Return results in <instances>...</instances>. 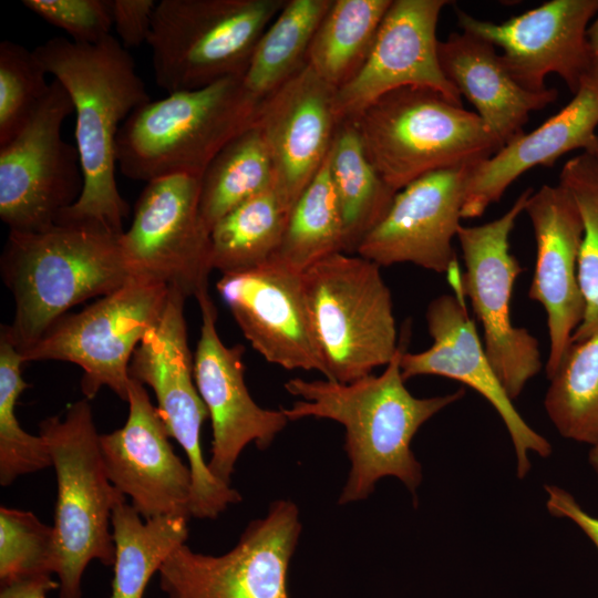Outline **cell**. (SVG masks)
I'll return each instance as SVG.
<instances>
[{
    "instance_id": "obj_24",
    "label": "cell",
    "mask_w": 598,
    "mask_h": 598,
    "mask_svg": "<svg viewBox=\"0 0 598 598\" xmlns=\"http://www.w3.org/2000/svg\"><path fill=\"white\" fill-rule=\"evenodd\" d=\"M597 127L598 81L587 76L558 113L475 166L466 186L462 218L482 216L512 183L535 166H553L576 150L598 157Z\"/></svg>"
},
{
    "instance_id": "obj_30",
    "label": "cell",
    "mask_w": 598,
    "mask_h": 598,
    "mask_svg": "<svg viewBox=\"0 0 598 598\" xmlns=\"http://www.w3.org/2000/svg\"><path fill=\"white\" fill-rule=\"evenodd\" d=\"M274 187L270 155L257 125L231 140L200 177L199 214L210 233L229 212Z\"/></svg>"
},
{
    "instance_id": "obj_12",
    "label": "cell",
    "mask_w": 598,
    "mask_h": 598,
    "mask_svg": "<svg viewBox=\"0 0 598 598\" xmlns=\"http://www.w3.org/2000/svg\"><path fill=\"white\" fill-rule=\"evenodd\" d=\"M532 193L533 188L525 189L505 214L492 221L461 225L456 235L465 265L462 292L482 324L484 350L512 400L543 367L537 339L511 319L512 292L523 268L509 251V235Z\"/></svg>"
},
{
    "instance_id": "obj_28",
    "label": "cell",
    "mask_w": 598,
    "mask_h": 598,
    "mask_svg": "<svg viewBox=\"0 0 598 598\" xmlns=\"http://www.w3.org/2000/svg\"><path fill=\"white\" fill-rule=\"evenodd\" d=\"M392 0H331L308 51L307 63L339 90L365 63Z\"/></svg>"
},
{
    "instance_id": "obj_25",
    "label": "cell",
    "mask_w": 598,
    "mask_h": 598,
    "mask_svg": "<svg viewBox=\"0 0 598 598\" xmlns=\"http://www.w3.org/2000/svg\"><path fill=\"white\" fill-rule=\"evenodd\" d=\"M496 48L465 31L439 42V61L446 79L476 110L502 145L524 132L529 114L556 101L558 91L522 87L504 65Z\"/></svg>"
},
{
    "instance_id": "obj_15",
    "label": "cell",
    "mask_w": 598,
    "mask_h": 598,
    "mask_svg": "<svg viewBox=\"0 0 598 598\" xmlns=\"http://www.w3.org/2000/svg\"><path fill=\"white\" fill-rule=\"evenodd\" d=\"M462 31L495 48L524 89L542 92L545 79L555 73L575 94L590 72L588 28L598 13V0H551L496 23L455 9Z\"/></svg>"
},
{
    "instance_id": "obj_13",
    "label": "cell",
    "mask_w": 598,
    "mask_h": 598,
    "mask_svg": "<svg viewBox=\"0 0 598 598\" xmlns=\"http://www.w3.org/2000/svg\"><path fill=\"white\" fill-rule=\"evenodd\" d=\"M300 533L298 506L277 499L223 555L181 545L161 567L159 587L167 598H290L287 576Z\"/></svg>"
},
{
    "instance_id": "obj_8",
    "label": "cell",
    "mask_w": 598,
    "mask_h": 598,
    "mask_svg": "<svg viewBox=\"0 0 598 598\" xmlns=\"http://www.w3.org/2000/svg\"><path fill=\"white\" fill-rule=\"evenodd\" d=\"M286 0H162L147 44L156 84L168 94L244 76Z\"/></svg>"
},
{
    "instance_id": "obj_17",
    "label": "cell",
    "mask_w": 598,
    "mask_h": 598,
    "mask_svg": "<svg viewBox=\"0 0 598 598\" xmlns=\"http://www.w3.org/2000/svg\"><path fill=\"white\" fill-rule=\"evenodd\" d=\"M477 164L427 173L399 190L357 254L380 267L410 262L446 274L457 262L453 239L461 226L466 186Z\"/></svg>"
},
{
    "instance_id": "obj_3",
    "label": "cell",
    "mask_w": 598,
    "mask_h": 598,
    "mask_svg": "<svg viewBox=\"0 0 598 598\" xmlns=\"http://www.w3.org/2000/svg\"><path fill=\"white\" fill-rule=\"evenodd\" d=\"M120 236L91 223L10 231L0 268L16 308L12 323L2 327L21 354L69 309L115 291L132 277Z\"/></svg>"
},
{
    "instance_id": "obj_26",
    "label": "cell",
    "mask_w": 598,
    "mask_h": 598,
    "mask_svg": "<svg viewBox=\"0 0 598 598\" xmlns=\"http://www.w3.org/2000/svg\"><path fill=\"white\" fill-rule=\"evenodd\" d=\"M328 165L343 224L346 252L354 254L365 235L385 216L396 193L369 161L352 120L339 122Z\"/></svg>"
},
{
    "instance_id": "obj_9",
    "label": "cell",
    "mask_w": 598,
    "mask_h": 598,
    "mask_svg": "<svg viewBox=\"0 0 598 598\" xmlns=\"http://www.w3.org/2000/svg\"><path fill=\"white\" fill-rule=\"evenodd\" d=\"M186 298L178 288L169 287L161 316L133 353L128 375L153 389L169 436L186 453L192 473L190 516L216 518L241 496L212 474L203 455L202 426L208 412L194 378L184 315Z\"/></svg>"
},
{
    "instance_id": "obj_35",
    "label": "cell",
    "mask_w": 598,
    "mask_h": 598,
    "mask_svg": "<svg viewBox=\"0 0 598 598\" xmlns=\"http://www.w3.org/2000/svg\"><path fill=\"white\" fill-rule=\"evenodd\" d=\"M559 185L574 198L584 231L578 256V280L585 315L571 341H580L598 329V157L581 153L561 168Z\"/></svg>"
},
{
    "instance_id": "obj_33",
    "label": "cell",
    "mask_w": 598,
    "mask_h": 598,
    "mask_svg": "<svg viewBox=\"0 0 598 598\" xmlns=\"http://www.w3.org/2000/svg\"><path fill=\"white\" fill-rule=\"evenodd\" d=\"M544 406L551 423L566 439L598 444V329L571 341L549 380Z\"/></svg>"
},
{
    "instance_id": "obj_22",
    "label": "cell",
    "mask_w": 598,
    "mask_h": 598,
    "mask_svg": "<svg viewBox=\"0 0 598 598\" xmlns=\"http://www.w3.org/2000/svg\"><path fill=\"white\" fill-rule=\"evenodd\" d=\"M524 212L536 241L528 297L539 302L546 312L549 338L546 375L550 380L585 315L578 280L584 226L574 198L559 184L533 190Z\"/></svg>"
},
{
    "instance_id": "obj_21",
    "label": "cell",
    "mask_w": 598,
    "mask_h": 598,
    "mask_svg": "<svg viewBox=\"0 0 598 598\" xmlns=\"http://www.w3.org/2000/svg\"><path fill=\"white\" fill-rule=\"evenodd\" d=\"M217 291L251 347L286 370H327L318 350L302 290L301 274L270 260L223 274Z\"/></svg>"
},
{
    "instance_id": "obj_32",
    "label": "cell",
    "mask_w": 598,
    "mask_h": 598,
    "mask_svg": "<svg viewBox=\"0 0 598 598\" xmlns=\"http://www.w3.org/2000/svg\"><path fill=\"white\" fill-rule=\"evenodd\" d=\"M337 252H346V239L327 156L291 207L280 245L271 260L301 274Z\"/></svg>"
},
{
    "instance_id": "obj_42",
    "label": "cell",
    "mask_w": 598,
    "mask_h": 598,
    "mask_svg": "<svg viewBox=\"0 0 598 598\" xmlns=\"http://www.w3.org/2000/svg\"><path fill=\"white\" fill-rule=\"evenodd\" d=\"M587 37L590 50V72L588 76L598 81V13L588 28Z\"/></svg>"
},
{
    "instance_id": "obj_11",
    "label": "cell",
    "mask_w": 598,
    "mask_h": 598,
    "mask_svg": "<svg viewBox=\"0 0 598 598\" xmlns=\"http://www.w3.org/2000/svg\"><path fill=\"white\" fill-rule=\"evenodd\" d=\"M73 112L71 96L53 79L25 126L0 147V217L10 231H43L80 198L84 187L80 155L61 134Z\"/></svg>"
},
{
    "instance_id": "obj_41",
    "label": "cell",
    "mask_w": 598,
    "mask_h": 598,
    "mask_svg": "<svg viewBox=\"0 0 598 598\" xmlns=\"http://www.w3.org/2000/svg\"><path fill=\"white\" fill-rule=\"evenodd\" d=\"M54 589H59V582L51 576H39L1 586L0 598H47Z\"/></svg>"
},
{
    "instance_id": "obj_4",
    "label": "cell",
    "mask_w": 598,
    "mask_h": 598,
    "mask_svg": "<svg viewBox=\"0 0 598 598\" xmlns=\"http://www.w3.org/2000/svg\"><path fill=\"white\" fill-rule=\"evenodd\" d=\"M261 103L243 76L151 100L120 128V169L125 177L146 183L172 175L200 178L231 140L256 125Z\"/></svg>"
},
{
    "instance_id": "obj_43",
    "label": "cell",
    "mask_w": 598,
    "mask_h": 598,
    "mask_svg": "<svg viewBox=\"0 0 598 598\" xmlns=\"http://www.w3.org/2000/svg\"><path fill=\"white\" fill-rule=\"evenodd\" d=\"M589 462L594 471L596 472L598 478V444L592 446V450L589 454Z\"/></svg>"
},
{
    "instance_id": "obj_5",
    "label": "cell",
    "mask_w": 598,
    "mask_h": 598,
    "mask_svg": "<svg viewBox=\"0 0 598 598\" xmlns=\"http://www.w3.org/2000/svg\"><path fill=\"white\" fill-rule=\"evenodd\" d=\"M352 121L369 161L395 193L427 173L480 163L503 146L475 112L429 87L391 91Z\"/></svg>"
},
{
    "instance_id": "obj_18",
    "label": "cell",
    "mask_w": 598,
    "mask_h": 598,
    "mask_svg": "<svg viewBox=\"0 0 598 598\" xmlns=\"http://www.w3.org/2000/svg\"><path fill=\"white\" fill-rule=\"evenodd\" d=\"M202 316L200 336L194 354V378L213 429L208 467L219 481L230 476L243 450L255 443L266 450L280 433L288 417L282 410L259 406L245 382L244 347H227L217 328V310L209 296L196 297Z\"/></svg>"
},
{
    "instance_id": "obj_29",
    "label": "cell",
    "mask_w": 598,
    "mask_h": 598,
    "mask_svg": "<svg viewBox=\"0 0 598 598\" xmlns=\"http://www.w3.org/2000/svg\"><path fill=\"white\" fill-rule=\"evenodd\" d=\"M331 0H286L260 38L244 79L246 89L265 100L308 63L312 38Z\"/></svg>"
},
{
    "instance_id": "obj_36",
    "label": "cell",
    "mask_w": 598,
    "mask_h": 598,
    "mask_svg": "<svg viewBox=\"0 0 598 598\" xmlns=\"http://www.w3.org/2000/svg\"><path fill=\"white\" fill-rule=\"evenodd\" d=\"M45 70L33 50L9 40L0 43V147L25 126L49 92Z\"/></svg>"
},
{
    "instance_id": "obj_23",
    "label": "cell",
    "mask_w": 598,
    "mask_h": 598,
    "mask_svg": "<svg viewBox=\"0 0 598 598\" xmlns=\"http://www.w3.org/2000/svg\"><path fill=\"white\" fill-rule=\"evenodd\" d=\"M336 91L307 64L262 100L256 125L270 155L274 189L289 212L331 148L339 124Z\"/></svg>"
},
{
    "instance_id": "obj_19",
    "label": "cell",
    "mask_w": 598,
    "mask_h": 598,
    "mask_svg": "<svg viewBox=\"0 0 598 598\" xmlns=\"http://www.w3.org/2000/svg\"><path fill=\"white\" fill-rule=\"evenodd\" d=\"M446 0H392L358 74L336 91L340 121L357 117L382 95L406 86L429 87L462 105V95L439 61L436 25Z\"/></svg>"
},
{
    "instance_id": "obj_10",
    "label": "cell",
    "mask_w": 598,
    "mask_h": 598,
    "mask_svg": "<svg viewBox=\"0 0 598 598\" xmlns=\"http://www.w3.org/2000/svg\"><path fill=\"white\" fill-rule=\"evenodd\" d=\"M169 286L131 277L115 291L80 312L63 316L22 357L24 361L72 362L83 371L85 399L110 388L127 401L128 365L146 332L161 316Z\"/></svg>"
},
{
    "instance_id": "obj_27",
    "label": "cell",
    "mask_w": 598,
    "mask_h": 598,
    "mask_svg": "<svg viewBox=\"0 0 598 598\" xmlns=\"http://www.w3.org/2000/svg\"><path fill=\"white\" fill-rule=\"evenodd\" d=\"M188 518L167 515L143 522L125 497L115 504L111 516L115 560L110 598L143 597L151 577L185 544Z\"/></svg>"
},
{
    "instance_id": "obj_31",
    "label": "cell",
    "mask_w": 598,
    "mask_h": 598,
    "mask_svg": "<svg viewBox=\"0 0 598 598\" xmlns=\"http://www.w3.org/2000/svg\"><path fill=\"white\" fill-rule=\"evenodd\" d=\"M288 215L274 187L229 212L210 231L213 269L223 275L269 262L280 245Z\"/></svg>"
},
{
    "instance_id": "obj_40",
    "label": "cell",
    "mask_w": 598,
    "mask_h": 598,
    "mask_svg": "<svg viewBox=\"0 0 598 598\" xmlns=\"http://www.w3.org/2000/svg\"><path fill=\"white\" fill-rule=\"evenodd\" d=\"M545 491L549 514L571 520L598 549V517L586 512L566 489L556 485H545Z\"/></svg>"
},
{
    "instance_id": "obj_14",
    "label": "cell",
    "mask_w": 598,
    "mask_h": 598,
    "mask_svg": "<svg viewBox=\"0 0 598 598\" xmlns=\"http://www.w3.org/2000/svg\"><path fill=\"white\" fill-rule=\"evenodd\" d=\"M200 178L172 175L146 183L131 227L120 236L125 266L195 298L208 291L210 233L199 214Z\"/></svg>"
},
{
    "instance_id": "obj_7",
    "label": "cell",
    "mask_w": 598,
    "mask_h": 598,
    "mask_svg": "<svg viewBox=\"0 0 598 598\" xmlns=\"http://www.w3.org/2000/svg\"><path fill=\"white\" fill-rule=\"evenodd\" d=\"M301 281L324 379L349 383L392 360L400 346L380 266L337 252L303 270Z\"/></svg>"
},
{
    "instance_id": "obj_1",
    "label": "cell",
    "mask_w": 598,
    "mask_h": 598,
    "mask_svg": "<svg viewBox=\"0 0 598 598\" xmlns=\"http://www.w3.org/2000/svg\"><path fill=\"white\" fill-rule=\"evenodd\" d=\"M402 347L379 375L372 373L349 383L295 378L285 383L300 396L290 409L281 408L289 421L329 419L346 430L344 450L350 471L339 504L367 498L379 480L399 478L415 496L422 466L411 450L417 430L437 412L458 401L464 389L453 393L416 398L401 373Z\"/></svg>"
},
{
    "instance_id": "obj_2",
    "label": "cell",
    "mask_w": 598,
    "mask_h": 598,
    "mask_svg": "<svg viewBox=\"0 0 598 598\" xmlns=\"http://www.w3.org/2000/svg\"><path fill=\"white\" fill-rule=\"evenodd\" d=\"M33 53L65 87L76 115L75 146L84 187L56 224L91 223L120 236L130 207L116 185V138L132 112L151 101L134 60L112 34L96 44L55 37Z\"/></svg>"
},
{
    "instance_id": "obj_37",
    "label": "cell",
    "mask_w": 598,
    "mask_h": 598,
    "mask_svg": "<svg viewBox=\"0 0 598 598\" xmlns=\"http://www.w3.org/2000/svg\"><path fill=\"white\" fill-rule=\"evenodd\" d=\"M55 571L53 527L32 512L0 507L1 586Z\"/></svg>"
},
{
    "instance_id": "obj_20",
    "label": "cell",
    "mask_w": 598,
    "mask_h": 598,
    "mask_svg": "<svg viewBox=\"0 0 598 598\" xmlns=\"http://www.w3.org/2000/svg\"><path fill=\"white\" fill-rule=\"evenodd\" d=\"M131 379V378H130ZM124 425L100 434V448L111 483L131 498L144 518L190 517L192 473L169 443V434L141 382L131 379Z\"/></svg>"
},
{
    "instance_id": "obj_39",
    "label": "cell",
    "mask_w": 598,
    "mask_h": 598,
    "mask_svg": "<svg viewBox=\"0 0 598 598\" xmlns=\"http://www.w3.org/2000/svg\"><path fill=\"white\" fill-rule=\"evenodd\" d=\"M113 27L125 48L147 43L157 2L154 0H110Z\"/></svg>"
},
{
    "instance_id": "obj_34",
    "label": "cell",
    "mask_w": 598,
    "mask_h": 598,
    "mask_svg": "<svg viewBox=\"0 0 598 598\" xmlns=\"http://www.w3.org/2000/svg\"><path fill=\"white\" fill-rule=\"evenodd\" d=\"M22 354L0 331V484L52 466L43 437L25 432L16 415L17 400L30 385L22 378Z\"/></svg>"
},
{
    "instance_id": "obj_38",
    "label": "cell",
    "mask_w": 598,
    "mask_h": 598,
    "mask_svg": "<svg viewBox=\"0 0 598 598\" xmlns=\"http://www.w3.org/2000/svg\"><path fill=\"white\" fill-rule=\"evenodd\" d=\"M22 4L76 43L96 44L111 35L110 0H23Z\"/></svg>"
},
{
    "instance_id": "obj_16",
    "label": "cell",
    "mask_w": 598,
    "mask_h": 598,
    "mask_svg": "<svg viewBox=\"0 0 598 598\" xmlns=\"http://www.w3.org/2000/svg\"><path fill=\"white\" fill-rule=\"evenodd\" d=\"M447 277L454 293L434 298L425 313L433 343L421 352L403 351L402 377L406 381L419 375H440L478 392L503 420L515 448L517 476L524 478L532 467L528 453L547 457L551 445L525 422L495 373L468 316L458 266L451 268Z\"/></svg>"
},
{
    "instance_id": "obj_6",
    "label": "cell",
    "mask_w": 598,
    "mask_h": 598,
    "mask_svg": "<svg viewBox=\"0 0 598 598\" xmlns=\"http://www.w3.org/2000/svg\"><path fill=\"white\" fill-rule=\"evenodd\" d=\"M56 477L53 535L59 598H81L82 577L92 560L113 566L111 516L124 496L110 481L87 399L72 403L64 416L39 424Z\"/></svg>"
}]
</instances>
